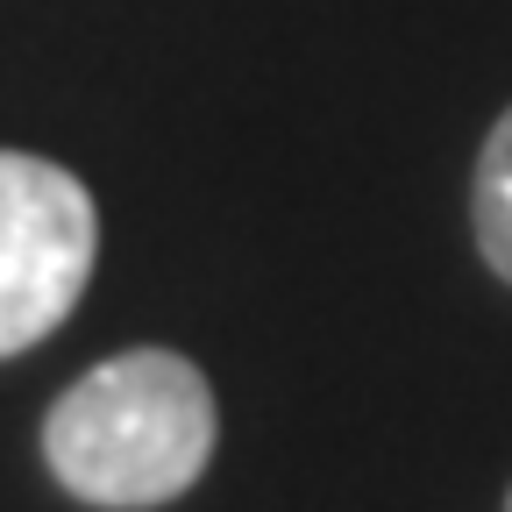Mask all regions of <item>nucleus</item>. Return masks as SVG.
<instances>
[{
    "mask_svg": "<svg viewBox=\"0 0 512 512\" xmlns=\"http://www.w3.org/2000/svg\"><path fill=\"white\" fill-rule=\"evenodd\" d=\"M221 441L214 384L178 349H121L43 413L50 477L100 512H150L207 477Z\"/></svg>",
    "mask_w": 512,
    "mask_h": 512,
    "instance_id": "obj_1",
    "label": "nucleus"
},
{
    "mask_svg": "<svg viewBox=\"0 0 512 512\" xmlns=\"http://www.w3.org/2000/svg\"><path fill=\"white\" fill-rule=\"evenodd\" d=\"M100 264L93 192L29 150H0V356L64 328Z\"/></svg>",
    "mask_w": 512,
    "mask_h": 512,
    "instance_id": "obj_2",
    "label": "nucleus"
},
{
    "mask_svg": "<svg viewBox=\"0 0 512 512\" xmlns=\"http://www.w3.org/2000/svg\"><path fill=\"white\" fill-rule=\"evenodd\" d=\"M470 221L484 264L512 285V107L491 121V136L477 150V185H470Z\"/></svg>",
    "mask_w": 512,
    "mask_h": 512,
    "instance_id": "obj_3",
    "label": "nucleus"
},
{
    "mask_svg": "<svg viewBox=\"0 0 512 512\" xmlns=\"http://www.w3.org/2000/svg\"><path fill=\"white\" fill-rule=\"evenodd\" d=\"M505 512H512V491H505Z\"/></svg>",
    "mask_w": 512,
    "mask_h": 512,
    "instance_id": "obj_4",
    "label": "nucleus"
}]
</instances>
